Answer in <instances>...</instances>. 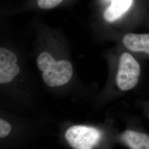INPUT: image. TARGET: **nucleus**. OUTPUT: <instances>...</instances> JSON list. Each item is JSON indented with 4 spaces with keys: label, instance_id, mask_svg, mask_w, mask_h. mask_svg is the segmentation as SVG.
Instances as JSON below:
<instances>
[{
    "label": "nucleus",
    "instance_id": "9",
    "mask_svg": "<svg viewBox=\"0 0 149 149\" xmlns=\"http://www.w3.org/2000/svg\"><path fill=\"white\" fill-rule=\"evenodd\" d=\"M17 61L15 54L5 48H0V68L16 64Z\"/></svg>",
    "mask_w": 149,
    "mask_h": 149
},
{
    "label": "nucleus",
    "instance_id": "6",
    "mask_svg": "<svg viewBox=\"0 0 149 149\" xmlns=\"http://www.w3.org/2000/svg\"><path fill=\"white\" fill-rule=\"evenodd\" d=\"M112 3L104 13L107 21L112 22L125 13L132 5L133 0H111Z\"/></svg>",
    "mask_w": 149,
    "mask_h": 149
},
{
    "label": "nucleus",
    "instance_id": "10",
    "mask_svg": "<svg viewBox=\"0 0 149 149\" xmlns=\"http://www.w3.org/2000/svg\"><path fill=\"white\" fill-rule=\"evenodd\" d=\"M63 0H38V5L42 9L53 8L59 5Z\"/></svg>",
    "mask_w": 149,
    "mask_h": 149
},
{
    "label": "nucleus",
    "instance_id": "11",
    "mask_svg": "<svg viewBox=\"0 0 149 149\" xmlns=\"http://www.w3.org/2000/svg\"><path fill=\"white\" fill-rule=\"evenodd\" d=\"M11 127L8 123L3 119L0 120V137L1 138L7 136L11 132Z\"/></svg>",
    "mask_w": 149,
    "mask_h": 149
},
{
    "label": "nucleus",
    "instance_id": "3",
    "mask_svg": "<svg viewBox=\"0 0 149 149\" xmlns=\"http://www.w3.org/2000/svg\"><path fill=\"white\" fill-rule=\"evenodd\" d=\"M73 74L72 65L67 60L55 63L42 74L44 82L50 87L64 85L69 81Z\"/></svg>",
    "mask_w": 149,
    "mask_h": 149
},
{
    "label": "nucleus",
    "instance_id": "2",
    "mask_svg": "<svg viewBox=\"0 0 149 149\" xmlns=\"http://www.w3.org/2000/svg\"><path fill=\"white\" fill-rule=\"evenodd\" d=\"M65 136L74 149H92L101 140L102 133L95 128L74 125L67 130Z\"/></svg>",
    "mask_w": 149,
    "mask_h": 149
},
{
    "label": "nucleus",
    "instance_id": "5",
    "mask_svg": "<svg viewBox=\"0 0 149 149\" xmlns=\"http://www.w3.org/2000/svg\"><path fill=\"white\" fill-rule=\"evenodd\" d=\"M123 142L130 149H149V135L127 130L121 135Z\"/></svg>",
    "mask_w": 149,
    "mask_h": 149
},
{
    "label": "nucleus",
    "instance_id": "8",
    "mask_svg": "<svg viewBox=\"0 0 149 149\" xmlns=\"http://www.w3.org/2000/svg\"><path fill=\"white\" fill-rule=\"evenodd\" d=\"M51 54L47 52L40 54L37 59L38 68L42 72H45L55 63Z\"/></svg>",
    "mask_w": 149,
    "mask_h": 149
},
{
    "label": "nucleus",
    "instance_id": "7",
    "mask_svg": "<svg viewBox=\"0 0 149 149\" xmlns=\"http://www.w3.org/2000/svg\"><path fill=\"white\" fill-rule=\"evenodd\" d=\"M19 71V67L16 64L0 68V83L4 84L11 82Z\"/></svg>",
    "mask_w": 149,
    "mask_h": 149
},
{
    "label": "nucleus",
    "instance_id": "4",
    "mask_svg": "<svg viewBox=\"0 0 149 149\" xmlns=\"http://www.w3.org/2000/svg\"><path fill=\"white\" fill-rule=\"evenodd\" d=\"M123 43L129 50L149 54V34L128 33L123 38Z\"/></svg>",
    "mask_w": 149,
    "mask_h": 149
},
{
    "label": "nucleus",
    "instance_id": "1",
    "mask_svg": "<svg viewBox=\"0 0 149 149\" xmlns=\"http://www.w3.org/2000/svg\"><path fill=\"white\" fill-rule=\"evenodd\" d=\"M140 76L138 61L128 53L122 54L119 58L116 82L119 89L128 91L137 85Z\"/></svg>",
    "mask_w": 149,
    "mask_h": 149
}]
</instances>
